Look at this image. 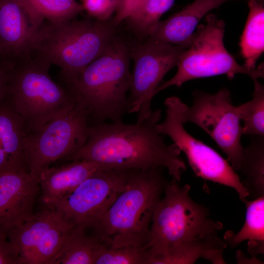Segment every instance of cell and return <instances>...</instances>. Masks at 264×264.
Instances as JSON below:
<instances>
[{
    "instance_id": "d6986e66",
    "label": "cell",
    "mask_w": 264,
    "mask_h": 264,
    "mask_svg": "<svg viewBox=\"0 0 264 264\" xmlns=\"http://www.w3.org/2000/svg\"><path fill=\"white\" fill-rule=\"evenodd\" d=\"M240 199L246 207L244 223L237 233L226 231L223 240L233 247L247 241L248 252L255 258L264 254V196L254 199Z\"/></svg>"
},
{
    "instance_id": "30bf717a",
    "label": "cell",
    "mask_w": 264,
    "mask_h": 264,
    "mask_svg": "<svg viewBox=\"0 0 264 264\" xmlns=\"http://www.w3.org/2000/svg\"><path fill=\"white\" fill-rule=\"evenodd\" d=\"M128 44L133 61L128 97V113H137L136 122L147 119L151 103L165 75L177 66L185 48L147 38Z\"/></svg>"
},
{
    "instance_id": "7a4b0ae2",
    "label": "cell",
    "mask_w": 264,
    "mask_h": 264,
    "mask_svg": "<svg viewBox=\"0 0 264 264\" xmlns=\"http://www.w3.org/2000/svg\"><path fill=\"white\" fill-rule=\"evenodd\" d=\"M161 117V110L157 109L141 122L89 125L84 145L64 160H87L113 170L162 168L180 182L186 165L179 148L167 144L157 132Z\"/></svg>"
},
{
    "instance_id": "277c9868",
    "label": "cell",
    "mask_w": 264,
    "mask_h": 264,
    "mask_svg": "<svg viewBox=\"0 0 264 264\" xmlns=\"http://www.w3.org/2000/svg\"><path fill=\"white\" fill-rule=\"evenodd\" d=\"M163 170H130L124 189L90 229L92 234L111 247H146L154 212L168 181Z\"/></svg>"
},
{
    "instance_id": "44dd1931",
    "label": "cell",
    "mask_w": 264,
    "mask_h": 264,
    "mask_svg": "<svg viewBox=\"0 0 264 264\" xmlns=\"http://www.w3.org/2000/svg\"><path fill=\"white\" fill-rule=\"evenodd\" d=\"M249 13L241 37L240 46L248 69L256 67L257 60L264 51V5L254 0L247 2Z\"/></svg>"
},
{
    "instance_id": "ac0fdd59",
    "label": "cell",
    "mask_w": 264,
    "mask_h": 264,
    "mask_svg": "<svg viewBox=\"0 0 264 264\" xmlns=\"http://www.w3.org/2000/svg\"><path fill=\"white\" fill-rule=\"evenodd\" d=\"M61 216L57 209L45 207L20 224L6 231L9 240L18 253L20 264H27L44 235Z\"/></svg>"
},
{
    "instance_id": "4fadbf2b",
    "label": "cell",
    "mask_w": 264,
    "mask_h": 264,
    "mask_svg": "<svg viewBox=\"0 0 264 264\" xmlns=\"http://www.w3.org/2000/svg\"><path fill=\"white\" fill-rule=\"evenodd\" d=\"M39 192L37 180L28 172L0 174V228L7 231L30 218Z\"/></svg>"
},
{
    "instance_id": "7c38bea8",
    "label": "cell",
    "mask_w": 264,
    "mask_h": 264,
    "mask_svg": "<svg viewBox=\"0 0 264 264\" xmlns=\"http://www.w3.org/2000/svg\"><path fill=\"white\" fill-rule=\"evenodd\" d=\"M130 170L98 171L53 208L58 210L74 229L90 230L124 189Z\"/></svg>"
},
{
    "instance_id": "7402d4cb",
    "label": "cell",
    "mask_w": 264,
    "mask_h": 264,
    "mask_svg": "<svg viewBox=\"0 0 264 264\" xmlns=\"http://www.w3.org/2000/svg\"><path fill=\"white\" fill-rule=\"evenodd\" d=\"M37 29L45 21L59 22L76 18L84 11L76 0H18Z\"/></svg>"
},
{
    "instance_id": "cb8c5ba5",
    "label": "cell",
    "mask_w": 264,
    "mask_h": 264,
    "mask_svg": "<svg viewBox=\"0 0 264 264\" xmlns=\"http://www.w3.org/2000/svg\"><path fill=\"white\" fill-rule=\"evenodd\" d=\"M175 0H146L132 14L126 18L128 28L140 41L147 39L162 16L173 5Z\"/></svg>"
},
{
    "instance_id": "d4e9b609",
    "label": "cell",
    "mask_w": 264,
    "mask_h": 264,
    "mask_svg": "<svg viewBox=\"0 0 264 264\" xmlns=\"http://www.w3.org/2000/svg\"><path fill=\"white\" fill-rule=\"evenodd\" d=\"M253 81L252 99L236 106V112L241 121L243 122V134L264 136V87L257 79Z\"/></svg>"
},
{
    "instance_id": "52a82bcc",
    "label": "cell",
    "mask_w": 264,
    "mask_h": 264,
    "mask_svg": "<svg viewBox=\"0 0 264 264\" xmlns=\"http://www.w3.org/2000/svg\"><path fill=\"white\" fill-rule=\"evenodd\" d=\"M205 22L198 25L189 47L181 53L176 74L161 84L156 94L171 86L180 87L187 81L200 78L225 75L230 80L237 74H245L252 80L263 78L264 64L254 69L239 64L224 44L225 23L213 14L205 16Z\"/></svg>"
},
{
    "instance_id": "4316f807",
    "label": "cell",
    "mask_w": 264,
    "mask_h": 264,
    "mask_svg": "<svg viewBox=\"0 0 264 264\" xmlns=\"http://www.w3.org/2000/svg\"><path fill=\"white\" fill-rule=\"evenodd\" d=\"M147 256L146 246L111 247L102 243L97 252L94 264H146Z\"/></svg>"
},
{
    "instance_id": "1f68e13d",
    "label": "cell",
    "mask_w": 264,
    "mask_h": 264,
    "mask_svg": "<svg viewBox=\"0 0 264 264\" xmlns=\"http://www.w3.org/2000/svg\"><path fill=\"white\" fill-rule=\"evenodd\" d=\"M245 0L247 2L250 1V0H254V1H256L262 4H263L264 5V0Z\"/></svg>"
},
{
    "instance_id": "4dcf8cb0",
    "label": "cell",
    "mask_w": 264,
    "mask_h": 264,
    "mask_svg": "<svg viewBox=\"0 0 264 264\" xmlns=\"http://www.w3.org/2000/svg\"><path fill=\"white\" fill-rule=\"evenodd\" d=\"M14 63L0 59V105L7 98L9 79Z\"/></svg>"
},
{
    "instance_id": "484cf974",
    "label": "cell",
    "mask_w": 264,
    "mask_h": 264,
    "mask_svg": "<svg viewBox=\"0 0 264 264\" xmlns=\"http://www.w3.org/2000/svg\"><path fill=\"white\" fill-rule=\"evenodd\" d=\"M74 229L62 214L46 232L34 250L27 264H47L58 252L66 238Z\"/></svg>"
},
{
    "instance_id": "8992f818",
    "label": "cell",
    "mask_w": 264,
    "mask_h": 264,
    "mask_svg": "<svg viewBox=\"0 0 264 264\" xmlns=\"http://www.w3.org/2000/svg\"><path fill=\"white\" fill-rule=\"evenodd\" d=\"M51 64L32 53L14 62L7 100L22 119L27 133L70 110L74 100L65 87L50 77Z\"/></svg>"
},
{
    "instance_id": "d6a6232c",
    "label": "cell",
    "mask_w": 264,
    "mask_h": 264,
    "mask_svg": "<svg viewBox=\"0 0 264 264\" xmlns=\"http://www.w3.org/2000/svg\"><path fill=\"white\" fill-rule=\"evenodd\" d=\"M0 59H2L0 57Z\"/></svg>"
},
{
    "instance_id": "3957f363",
    "label": "cell",
    "mask_w": 264,
    "mask_h": 264,
    "mask_svg": "<svg viewBox=\"0 0 264 264\" xmlns=\"http://www.w3.org/2000/svg\"><path fill=\"white\" fill-rule=\"evenodd\" d=\"M128 43L117 36L101 54L65 87L86 113L88 123L122 121L131 83Z\"/></svg>"
},
{
    "instance_id": "5bb4252c",
    "label": "cell",
    "mask_w": 264,
    "mask_h": 264,
    "mask_svg": "<svg viewBox=\"0 0 264 264\" xmlns=\"http://www.w3.org/2000/svg\"><path fill=\"white\" fill-rule=\"evenodd\" d=\"M36 29L18 0H0V57L15 62L30 54Z\"/></svg>"
},
{
    "instance_id": "6da1fadb",
    "label": "cell",
    "mask_w": 264,
    "mask_h": 264,
    "mask_svg": "<svg viewBox=\"0 0 264 264\" xmlns=\"http://www.w3.org/2000/svg\"><path fill=\"white\" fill-rule=\"evenodd\" d=\"M190 189V185L181 186L174 178L168 181L153 215L146 262L164 256L177 264H192L226 247L219 236L222 223L191 198Z\"/></svg>"
},
{
    "instance_id": "9a60e30c",
    "label": "cell",
    "mask_w": 264,
    "mask_h": 264,
    "mask_svg": "<svg viewBox=\"0 0 264 264\" xmlns=\"http://www.w3.org/2000/svg\"><path fill=\"white\" fill-rule=\"evenodd\" d=\"M104 169H110L87 160H72L60 166L44 168L37 178L43 204L45 207L53 208L83 181Z\"/></svg>"
},
{
    "instance_id": "8fae6325",
    "label": "cell",
    "mask_w": 264,
    "mask_h": 264,
    "mask_svg": "<svg viewBox=\"0 0 264 264\" xmlns=\"http://www.w3.org/2000/svg\"><path fill=\"white\" fill-rule=\"evenodd\" d=\"M88 127L86 112L75 104L66 113L28 132L25 150L31 175L37 179L43 169L82 147L87 139Z\"/></svg>"
},
{
    "instance_id": "5b68a950",
    "label": "cell",
    "mask_w": 264,
    "mask_h": 264,
    "mask_svg": "<svg viewBox=\"0 0 264 264\" xmlns=\"http://www.w3.org/2000/svg\"><path fill=\"white\" fill-rule=\"evenodd\" d=\"M118 26L112 19L45 21L36 30L32 53L59 67L66 83L101 54L117 36Z\"/></svg>"
},
{
    "instance_id": "9c48e42d",
    "label": "cell",
    "mask_w": 264,
    "mask_h": 264,
    "mask_svg": "<svg viewBox=\"0 0 264 264\" xmlns=\"http://www.w3.org/2000/svg\"><path fill=\"white\" fill-rule=\"evenodd\" d=\"M193 98L191 107L184 106L183 123L191 122L205 132L227 155L232 167L239 171L244 149L242 127L229 90L223 88L214 94L196 90Z\"/></svg>"
},
{
    "instance_id": "603a6c76",
    "label": "cell",
    "mask_w": 264,
    "mask_h": 264,
    "mask_svg": "<svg viewBox=\"0 0 264 264\" xmlns=\"http://www.w3.org/2000/svg\"><path fill=\"white\" fill-rule=\"evenodd\" d=\"M102 243L92 234L73 229L47 264H94Z\"/></svg>"
},
{
    "instance_id": "83f0119b",
    "label": "cell",
    "mask_w": 264,
    "mask_h": 264,
    "mask_svg": "<svg viewBox=\"0 0 264 264\" xmlns=\"http://www.w3.org/2000/svg\"><path fill=\"white\" fill-rule=\"evenodd\" d=\"M84 10L89 17L101 21L110 19L115 13L119 0H81Z\"/></svg>"
},
{
    "instance_id": "e0dca14e",
    "label": "cell",
    "mask_w": 264,
    "mask_h": 264,
    "mask_svg": "<svg viewBox=\"0 0 264 264\" xmlns=\"http://www.w3.org/2000/svg\"><path fill=\"white\" fill-rule=\"evenodd\" d=\"M27 134L22 119L6 99L0 105V174L29 172L25 150Z\"/></svg>"
},
{
    "instance_id": "f546056e",
    "label": "cell",
    "mask_w": 264,
    "mask_h": 264,
    "mask_svg": "<svg viewBox=\"0 0 264 264\" xmlns=\"http://www.w3.org/2000/svg\"><path fill=\"white\" fill-rule=\"evenodd\" d=\"M146 0H119L112 21L117 26L135 12Z\"/></svg>"
},
{
    "instance_id": "ba28073f",
    "label": "cell",
    "mask_w": 264,
    "mask_h": 264,
    "mask_svg": "<svg viewBox=\"0 0 264 264\" xmlns=\"http://www.w3.org/2000/svg\"><path fill=\"white\" fill-rule=\"evenodd\" d=\"M166 116L157 124V132L168 135L186 156L197 176L234 189L239 198H246L248 193L241 179L230 163L217 151L190 134L184 127L183 110L185 105L176 96L164 102Z\"/></svg>"
},
{
    "instance_id": "ffe728a7",
    "label": "cell",
    "mask_w": 264,
    "mask_h": 264,
    "mask_svg": "<svg viewBox=\"0 0 264 264\" xmlns=\"http://www.w3.org/2000/svg\"><path fill=\"white\" fill-rule=\"evenodd\" d=\"M241 182L248 193L247 199L264 196V136H253L244 148L239 170Z\"/></svg>"
},
{
    "instance_id": "f1b7e54d",
    "label": "cell",
    "mask_w": 264,
    "mask_h": 264,
    "mask_svg": "<svg viewBox=\"0 0 264 264\" xmlns=\"http://www.w3.org/2000/svg\"><path fill=\"white\" fill-rule=\"evenodd\" d=\"M0 264H20L15 248L9 240L6 230L0 228Z\"/></svg>"
},
{
    "instance_id": "2e32d148",
    "label": "cell",
    "mask_w": 264,
    "mask_h": 264,
    "mask_svg": "<svg viewBox=\"0 0 264 264\" xmlns=\"http://www.w3.org/2000/svg\"><path fill=\"white\" fill-rule=\"evenodd\" d=\"M239 0H194L164 21H160L147 38L189 47L201 20L211 10L228 1Z\"/></svg>"
}]
</instances>
